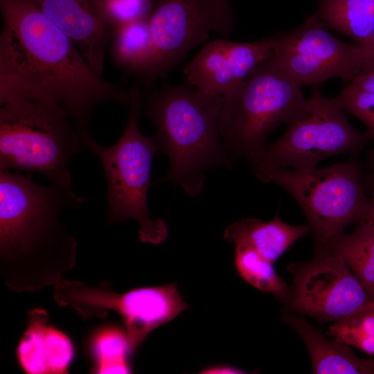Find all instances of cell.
Masks as SVG:
<instances>
[{
  "instance_id": "cell-18",
  "label": "cell",
  "mask_w": 374,
  "mask_h": 374,
  "mask_svg": "<svg viewBox=\"0 0 374 374\" xmlns=\"http://www.w3.org/2000/svg\"><path fill=\"white\" fill-rule=\"evenodd\" d=\"M111 55L114 64L142 82L154 60V46L150 19L125 24L113 28Z\"/></svg>"
},
{
  "instance_id": "cell-24",
  "label": "cell",
  "mask_w": 374,
  "mask_h": 374,
  "mask_svg": "<svg viewBox=\"0 0 374 374\" xmlns=\"http://www.w3.org/2000/svg\"><path fill=\"white\" fill-rule=\"evenodd\" d=\"M100 13L109 26H117L150 19L155 7L154 0H95Z\"/></svg>"
},
{
  "instance_id": "cell-19",
  "label": "cell",
  "mask_w": 374,
  "mask_h": 374,
  "mask_svg": "<svg viewBox=\"0 0 374 374\" xmlns=\"http://www.w3.org/2000/svg\"><path fill=\"white\" fill-rule=\"evenodd\" d=\"M323 24L364 44L374 33V0H318Z\"/></svg>"
},
{
  "instance_id": "cell-8",
  "label": "cell",
  "mask_w": 374,
  "mask_h": 374,
  "mask_svg": "<svg viewBox=\"0 0 374 374\" xmlns=\"http://www.w3.org/2000/svg\"><path fill=\"white\" fill-rule=\"evenodd\" d=\"M285 133L249 159L295 170L317 167L322 160L341 154H357L372 140L350 124L334 98L314 87L286 123Z\"/></svg>"
},
{
  "instance_id": "cell-13",
  "label": "cell",
  "mask_w": 374,
  "mask_h": 374,
  "mask_svg": "<svg viewBox=\"0 0 374 374\" xmlns=\"http://www.w3.org/2000/svg\"><path fill=\"white\" fill-rule=\"evenodd\" d=\"M273 53L269 37L247 42L217 39L206 43L186 64L184 82L207 95L224 96Z\"/></svg>"
},
{
  "instance_id": "cell-15",
  "label": "cell",
  "mask_w": 374,
  "mask_h": 374,
  "mask_svg": "<svg viewBox=\"0 0 374 374\" xmlns=\"http://www.w3.org/2000/svg\"><path fill=\"white\" fill-rule=\"evenodd\" d=\"M45 310L35 308L28 314L27 326L16 350L17 359L28 374L68 373L74 357L69 337L49 323Z\"/></svg>"
},
{
  "instance_id": "cell-28",
  "label": "cell",
  "mask_w": 374,
  "mask_h": 374,
  "mask_svg": "<svg viewBox=\"0 0 374 374\" xmlns=\"http://www.w3.org/2000/svg\"><path fill=\"white\" fill-rule=\"evenodd\" d=\"M243 370L229 365H213L203 368L199 373L203 374H238L245 373Z\"/></svg>"
},
{
  "instance_id": "cell-20",
  "label": "cell",
  "mask_w": 374,
  "mask_h": 374,
  "mask_svg": "<svg viewBox=\"0 0 374 374\" xmlns=\"http://www.w3.org/2000/svg\"><path fill=\"white\" fill-rule=\"evenodd\" d=\"M329 251L340 256L374 301V224L362 221L350 233H342Z\"/></svg>"
},
{
  "instance_id": "cell-27",
  "label": "cell",
  "mask_w": 374,
  "mask_h": 374,
  "mask_svg": "<svg viewBox=\"0 0 374 374\" xmlns=\"http://www.w3.org/2000/svg\"><path fill=\"white\" fill-rule=\"evenodd\" d=\"M349 84L357 88L374 93V70L355 76Z\"/></svg>"
},
{
  "instance_id": "cell-10",
  "label": "cell",
  "mask_w": 374,
  "mask_h": 374,
  "mask_svg": "<svg viewBox=\"0 0 374 374\" xmlns=\"http://www.w3.org/2000/svg\"><path fill=\"white\" fill-rule=\"evenodd\" d=\"M234 17L230 0H157L150 18L154 60L145 89L206 42L211 33L229 36Z\"/></svg>"
},
{
  "instance_id": "cell-30",
  "label": "cell",
  "mask_w": 374,
  "mask_h": 374,
  "mask_svg": "<svg viewBox=\"0 0 374 374\" xmlns=\"http://www.w3.org/2000/svg\"><path fill=\"white\" fill-rule=\"evenodd\" d=\"M371 163H372L373 168L374 169V150H373V152H372V154H371Z\"/></svg>"
},
{
  "instance_id": "cell-25",
  "label": "cell",
  "mask_w": 374,
  "mask_h": 374,
  "mask_svg": "<svg viewBox=\"0 0 374 374\" xmlns=\"http://www.w3.org/2000/svg\"><path fill=\"white\" fill-rule=\"evenodd\" d=\"M344 112H349L367 126L374 140V93L348 84L334 98Z\"/></svg>"
},
{
  "instance_id": "cell-12",
  "label": "cell",
  "mask_w": 374,
  "mask_h": 374,
  "mask_svg": "<svg viewBox=\"0 0 374 374\" xmlns=\"http://www.w3.org/2000/svg\"><path fill=\"white\" fill-rule=\"evenodd\" d=\"M317 252L311 261L288 266L293 285L287 301L292 311L337 322L372 301L340 256Z\"/></svg>"
},
{
  "instance_id": "cell-23",
  "label": "cell",
  "mask_w": 374,
  "mask_h": 374,
  "mask_svg": "<svg viewBox=\"0 0 374 374\" xmlns=\"http://www.w3.org/2000/svg\"><path fill=\"white\" fill-rule=\"evenodd\" d=\"M328 334L348 346L374 355V301L329 327Z\"/></svg>"
},
{
  "instance_id": "cell-17",
  "label": "cell",
  "mask_w": 374,
  "mask_h": 374,
  "mask_svg": "<svg viewBox=\"0 0 374 374\" xmlns=\"http://www.w3.org/2000/svg\"><path fill=\"white\" fill-rule=\"evenodd\" d=\"M310 232L308 224L290 225L277 213L268 222L256 218L236 221L226 229L224 239L234 245H247L274 264L297 240Z\"/></svg>"
},
{
  "instance_id": "cell-29",
  "label": "cell",
  "mask_w": 374,
  "mask_h": 374,
  "mask_svg": "<svg viewBox=\"0 0 374 374\" xmlns=\"http://www.w3.org/2000/svg\"><path fill=\"white\" fill-rule=\"evenodd\" d=\"M372 198L369 199V204L366 215V222L374 224V173L372 177Z\"/></svg>"
},
{
  "instance_id": "cell-21",
  "label": "cell",
  "mask_w": 374,
  "mask_h": 374,
  "mask_svg": "<svg viewBox=\"0 0 374 374\" xmlns=\"http://www.w3.org/2000/svg\"><path fill=\"white\" fill-rule=\"evenodd\" d=\"M87 350L95 373H130L134 351L124 327L107 325L96 328L87 340Z\"/></svg>"
},
{
  "instance_id": "cell-22",
  "label": "cell",
  "mask_w": 374,
  "mask_h": 374,
  "mask_svg": "<svg viewBox=\"0 0 374 374\" xmlns=\"http://www.w3.org/2000/svg\"><path fill=\"white\" fill-rule=\"evenodd\" d=\"M234 263L237 272L256 289L287 301L290 289L277 274L273 263L244 244L235 245Z\"/></svg>"
},
{
  "instance_id": "cell-9",
  "label": "cell",
  "mask_w": 374,
  "mask_h": 374,
  "mask_svg": "<svg viewBox=\"0 0 374 374\" xmlns=\"http://www.w3.org/2000/svg\"><path fill=\"white\" fill-rule=\"evenodd\" d=\"M53 298L58 305L71 308L84 319H103L109 311L118 313L134 352L152 331L189 308L176 283L142 287L120 294L107 283L95 287L62 280L55 285Z\"/></svg>"
},
{
  "instance_id": "cell-7",
  "label": "cell",
  "mask_w": 374,
  "mask_h": 374,
  "mask_svg": "<svg viewBox=\"0 0 374 374\" xmlns=\"http://www.w3.org/2000/svg\"><path fill=\"white\" fill-rule=\"evenodd\" d=\"M143 96L136 87L131 103L125 128L112 146L100 145L89 136L83 140L99 159L107 183V222L116 224L133 219L139 226V234L143 242L159 244L167 238L165 222L152 217L148 209V193L151 184V169L159 148L154 136L143 135L139 128Z\"/></svg>"
},
{
  "instance_id": "cell-6",
  "label": "cell",
  "mask_w": 374,
  "mask_h": 374,
  "mask_svg": "<svg viewBox=\"0 0 374 374\" xmlns=\"http://www.w3.org/2000/svg\"><path fill=\"white\" fill-rule=\"evenodd\" d=\"M224 96L219 132L233 165L263 148L268 135L286 124L305 100L301 84L286 73L274 53Z\"/></svg>"
},
{
  "instance_id": "cell-3",
  "label": "cell",
  "mask_w": 374,
  "mask_h": 374,
  "mask_svg": "<svg viewBox=\"0 0 374 374\" xmlns=\"http://www.w3.org/2000/svg\"><path fill=\"white\" fill-rule=\"evenodd\" d=\"M147 91L144 114L155 126L159 152L169 159L166 174L156 183L172 182L195 197L207 170L233 166L219 132L224 96L205 94L186 82Z\"/></svg>"
},
{
  "instance_id": "cell-14",
  "label": "cell",
  "mask_w": 374,
  "mask_h": 374,
  "mask_svg": "<svg viewBox=\"0 0 374 374\" xmlns=\"http://www.w3.org/2000/svg\"><path fill=\"white\" fill-rule=\"evenodd\" d=\"M60 28L77 46L91 68L103 75L113 28L95 0H24Z\"/></svg>"
},
{
  "instance_id": "cell-2",
  "label": "cell",
  "mask_w": 374,
  "mask_h": 374,
  "mask_svg": "<svg viewBox=\"0 0 374 374\" xmlns=\"http://www.w3.org/2000/svg\"><path fill=\"white\" fill-rule=\"evenodd\" d=\"M86 201L57 184L0 170V274L9 288L30 292L62 280L75 264L76 242L61 213Z\"/></svg>"
},
{
  "instance_id": "cell-11",
  "label": "cell",
  "mask_w": 374,
  "mask_h": 374,
  "mask_svg": "<svg viewBox=\"0 0 374 374\" xmlns=\"http://www.w3.org/2000/svg\"><path fill=\"white\" fill-rule=\"evenodd\" d=\"M269 37L274 55L301 85L317 84L332 78L350 82L362 73V45L333 36L317 13L294 30Z\"/></svg>"
},
{
  "instance_id": "cell-5",
  "label": "cell",
  "mask_w": 374,
  "mask_h": 374,
  "mask_svg": "<svg viewBox=\"0 0 374 374\" xmlns=\"http://www.w3.org/2000/svg\"><path fill=\"white\" fill-rule=\"evenodd\" d=\"M250 164L258 179L277 185L296 202L308 219L317 251H329L346 226L365 220L369 199L362 170L354 161L305 170L258 161Z\"/></svg>"
},
{
  "instance_id": "cell-26",
  "label": "cell",
  "mask_w": 374,
  "mask_h": 374,
  "mask_svg": "<svg viewBox=\"0 0 374 374\" xmlns=\"http://www.w3.org/2000/svg\"><path fill=\"white\" fill-rule=\"evenodd\" d=\"M361 45L362 48V74L374 70V33Z\"/></svg>"
},
{
  "instance_id": "cell-4",
  "label": "cell",
  "mask_w": 374,
  "mask_h": 374,
  "mask_svg": "<svg viewBox=\"0 0 374 374\" xmlns=\"http://www.w3.org/2000/svg\"><path fill=\"white\" fill-rule=\"evenodd\" d=\"M0 105V170L39 173L73 190L69 163L84 146L64 109L38 97Z\"/></svg>"
},
{
  "instance_id": "cell-16",
  "label": "cell",
  "mask_w": 374,
  "mask_h": 374,
  "mask_svg": "<svg viewBox=\"0 0 374 374\" xmlns=\"http://www.w3.org/2000/svg\"><path fill=\"white\" fill-rule=\"evenodd\" d=\"M304 341L316 374H374V359L357 357L348 345L334 339L329 341L303 317L282 318Z\"/></svg>"
},
{
  "instance_id": "cell-1",
  "label": "cell",
  "mask_w": 374,
  "mask_h": 374,
  "mask_svg": "<svg viewBox=\"0 0 374 374\" xmlns=\"http://www.w3.org/2000/svg\"><path fill=\"white\" fill-rule=\"evenodd\" d=\"M0 103L15 97L52 100L67 112L82 141L93 109L128 106L136 86L110 82L89 64L73 42L24 0H0Z\"/></svg>"
}]
</instances>
